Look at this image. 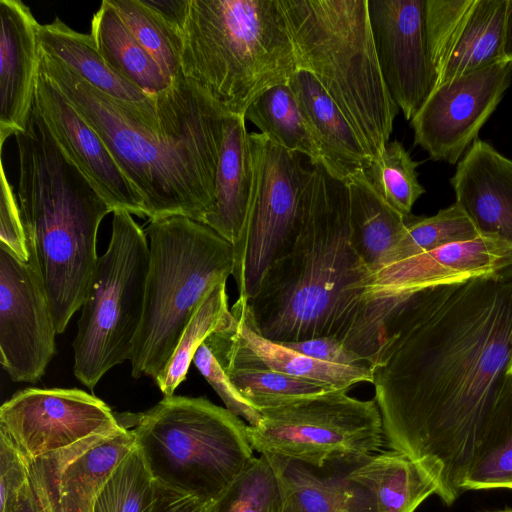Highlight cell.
<instances>
[{"mask_svg":"<svg viewBox=\"0 0 512 512\" xmlns=\"http://www.w3.org/2000/svg\"><path fill=\"white\" fill-rule=\"evenodd\" d=\"M14 136L28 264L43 285L60 334L83 305L99 258V225L112 211L60 149L34 105L26 129Z\"/></svg>","mask_w":512,"mask_h":512,"instance_id":"277c9868","label":"cell"},{"mask_svg":"<svg viewBox=\"0 0 512 512\" xmlns=\"http://www.w3.org/2000/svg\"><path fill=\"white\" fill-rule=\"evenodd\" d=\"M254 180L242 236L234 246L233 277L237 301L246 304L257 292L271 264L291 245L298 230L309 169L299 154L265 135L249 133Z\"/></svg>","mask_w":512,"mask_h":512,"instance_id":"8fae6325","label":"cell"},{"mask_svg":"<svg viewBox=\"0 0 512 512\" xmlns=\"http://www.w3.org/2000/svg\"><path fill=\"white\" fill-rule=\"evenodd\" d=\"M181 73L225 113L243 116L298 69L279 0H190Z\"/></svg>","mask_w":512,"mask_h":512,"instance_id":"5b68a950","label":"cell"},{"mask_svg":"<svg viewBox=\"0 0 512 512\" xmlns=\"http://www.w3.org/2000/svg\"><path fill=\"white\" fill-rule=\"evenodd\" d=\"M34 106L63 153L106 201L112 213L147 217L142 196L132 186L98 134L38 69Z\"/></svg>","mask_w":512,"mask_h":512,"instance_id":"ac0fdd59","label":"cell"},{"mask_svg":"<svg viewBox=\"0 0 512 512\" xmlns=\"http://www.w3.org/2000/svg\"><path fill=\"white\" fill-rule=\"evenodd\" d=\"M450 183L478 231L512 245V160L478 138L457 163Z\"/></svg>","mask_w":512,"mask_h":512,"instance_id":"ffe728a7","label":"cell"},{"mask_svg":"<svg viewBox=\"0 0 512 512\" xmlns=\"http://www.w3.org/2000/svg\"><path fill=\"white\" fill-rule=\"evenodd\" d=\"M311 166L294 240L231 311L277 343L334 337L370 367L383 328L366 300L372 272L351 242L348 187L322 163Z\"/></svg>","mask_w":512,"mask_h":512,"instance_id":"3957f363","label":"cell"},{"mask_svg":"<svg viewBox=\"0 0 512 512\" xmlns=\"http://www.w3.org/2000/svg\"><path fill=\"white\" fill-rule=\"evenodd\" d=\"M283 494L277 472L268 458L254 457L213 502L211 512H282Z\"/></svg>","mask_w":512,"mask_h":512,"instance_id":"d590c367","label":"cell"},{"mask_svg":"<svg viewBox=\"0 0 512 512\" xmlns=\"http://www.w3.org/2000/svg\"><path fill=\"white\" fill-rule=\"evenodd\" d=\"M509 267L512 245L497 236L481 234L382 267L371 276L366 300L383 328L388 314L409 295Z\"/></svg>","mask_w":512,"mask_h":512,"instance_id":"9a60e30c","label":"cell"},{"mask_svg":"<svg viewBox=\"0 0 512 512\" xmlns=\"http://www.w3.org/2000/svg\"><path fill=\"white\" fill-rule=\"evenodd\" d=\"M244 118L276 145L305 155L311 165L322 162L316 138L287 83L260 93L248 106Z\"/></svg>","mask_w":512,"mask_h":512,"instance_id":"f546056e","label":"cell"},{"mask_svg":"<svg viewBox=\"0 0 512 512\" xmlns=\"http://www.w3.org/2000/svg\"><path fill=\"white\" fill-rule=\"evenodd\" d=\"M90 35L106 63L146 94L156 95L171 86L173 80L139 44L108 0L93 14Z\"/></svg>","mask_w":512,"mask_h":512,"instance_id":"83f0119b","label":"cell"},{"mask_svg":"<svg viewBox=\"0 0 512 512\" xmlns=\"http://www.w3.org/2000/svg\"><path fill=\"white\" fill-rule=\"evenodd\" d=\"M119 425L104 401L80 389L27 388L0 408V433L28 461Z\"/></svg>","mask_w":512,"mask_h":512,"instance_id":"4fadbf2b","label":"cell"},{"mask_svg":"<svg viewBox=\"0 0 512 512\" xmlns=\"http://www.w3.org/2000/svg\"><path fill=\"white\" fill-rule=\"evenodd\" d=\"M135 445L131 429L120 423L28 461L41 512H92L102 487Z\"/></svg>","mask_w":512,"mask_h":512,"instance_id":"2e32d148","label":"cell"},{"mask_svg":"<svg viewBox=\"0 0 512 512\" xmlns=\"http://www.w3.org/2000/svg\"><path fill=\"white\" fill-rule=\"evenodd\" d=\"M253 180V159L245 118L229 115L216 174L215 202L202 223L233 247L244 230Z\"/></svg>","mask_w":512,"mask_h":512,"instance_id":"cb8c5ba5","label":"cell"},{"mask_svg":"<svg viewBox=\"0 0 512 512\" xmlns=\"http://www.w3.org/2000/svg\"><path fill=\"white\" fill-rule=\"evenodd\" d=\"M30 486L28 460L0 433V512H15Z\"/></svg>","mask_w":512,"mask_h":512,"instance_id":"60d3db41","label":"cell"},{"mask_svg":"<svg viewBox=\"0 0 512 512\" xmlns=\"http://www.w3.org/2000/svg\"><path fill=\"white\" fill-rule=\"evenodd\" d=\"M281 344L316 360L347 366H369L362 357L334 337H318Z\"/></svg>","mask_w":512,"mask_h":512,"instance_id":"7bdbcfd3","label":"cell"},{"mask_svg":"<svg viewBox=\"0 0 512 512\" xmlns=\"http://www.w3.org/2000/svg\"><path fill=\"white\" fill-rule=\"evenodd\" d=\"M231 313L205 340L210 349H222L274 371L326 383L337 389L349 390L362 382L372 384L369 366H347L313 359L261 336L240 314Z\"/></svg>","mask_w":512,"mask_h":512,"instance_id":"44dd1931","label":"cell"},{"mask_svg":"<svg viewBox=\"0 0 512 512\" xmlns=\"http://www.w3.org/2000/svg\"><path fill=\"white\" fill-rule=\"evenodd\" d=\"M212 505L213 503L156 484V495L150 512H211Z\"/></svg>","mask_w":512,"mask_h":512,"instance_id":"ee69618b","label":"cell"},{"mask_svg":"<svg viewBox=\"0 0 512 512\" xmlns=\"http://www.w3.org/2000/svg\"><path fill=\"white\" fill-rule=\"evenodd\" d=\"M15 512H41L31 486Z\"/></svg>","mask_w":512,"mask_h":512,"instance_id":"7dc6e473","label":"cell"},{"mask_svg":"<svg viewBox=\"0 0 512 512\" xmlns=\"http://www.w3.org/2000/svg\"><path fill=\"white\" fill-rule=\"evenodd\" d=\"M193 362L222 399L226 409L243 418L250 426L259 424L260 411L240 394L205 342L197 350Z\"/></svg>","mask_w":512,"mask_h":512,"instance_id":"ab89813d","label":"cell"},{"mask_svg":"<svg viewBox=\"0 0 512 512\" xmlns=\"http://www.w3.org/2000/svg\"><path fill=\"white\" fill-rule=\"evenodd\" d=\"M512 351V268L418 291L384 320L370 365L384 441L451 505L484 439Z\"/></svg>","mask_w":512,"mask_h":512,"instance_id":"6da1fadb","label":"cell"},{"mask_svg":"<svg viewBox=\"0 0 512 512\" xmlns=\"http://www.w3.org/2000/svg\"><path fill=\"white\" fill-rule=\"evenodd\" d=\"M142 1L171 31L182 36L190 0Z\"/></svg>","mask_w":512,"mask_h":512,"instance_id":"f6af8a7d","label":"cell"},{"mask_svg":"<svg viewBox=\"0 0 512 512\" xmlns=\"http://www.w3.org/2000/svg\"><path fill=\"white\" fill-rule=\"evenodd\" d=\"M507 375L512 377V351H511V357L507 368Z\"/></svg>","mask_w":512,"mask_h":512,"instance_id":"c3c4849f","label":"cell"},{"mask_svg":"<svg viewBox=\"0 0 512 512\" xmlns=\"http://www.w3.org/2000/svg\"><path fill=\"white\" fill-rule=\"evenodd\" d=\"M231 315L226 282L217 284L199 306L185 328L178 345L163 371L154 380L164 396H172L185 380L199 347Z\"/></svg>","mask_w":512,"mask_h":512,"instance_id":"d6a6232c","label":"cell"},{"mask_svg":"<svg viewBox=\"0 0 512 512\" xmlns=\"http://www.w3.org/2000/svg\"><path fill=\"white\" fill-rule=\"evenodd\" d=\"M351 477L372 495L375 512H414L437 494L434 478L408 456L379 451L358 461Z\"/></svg>","mask_w":512,"mask_h":512,"instance_id":"d4e9b609","label":"cell"},{"mask_svg":"<svg viewBox=\"0 0 512 512\" xmlns=\"http://www.w3.org/2000/svg\"><path fill=\"white\" fill-rule=\"evenodd\" d=\"M368 12L383 80L410 121L436 85L427 44L425 0H368Z\"/></svg>","mask_w":512,"mask_h":512,"instance_id":"e0dca14e","label":"cell"},{"mask_svg":"<svg viewBox=\"0 0 512 512\" xmlns=\"http://www.w3.org/2000/svg\"><path fill=\"white\" fill-rule=\"evenodd\" d=\"M512 489V377L508 376L480 448L463 483L466 490Z\"/></svg>","mask_w":512,"mask_h":512,"instance_id":"1f68e13d","label":"cell"},{"mask_svg":"<svg viewBox=\"0 0 512 512\" xmlns=\"http://www.w3.org/2000/svg\"><path fill=\"white\" fill-rule=\"evenodd\" d=\"M475 1L425 0L427 44L436 74V83L444 71Z\"/></svg>","mask_w":512,"mask_h":512,"instance_id":"f35d334b","label":"cell"},{"mask_svg":"<svg viewBox=\"0 0 512 512\" xmlns=\"http://www.w3.org/2000/svg\"><path fill=\"white\" fill-rule=\"evenodd\" d=\"M298 69L312 74L373 159L389 142L399 108L379 67L368 0H279Z\"/></svg>","mask_w":512,"mask_h":512,"instance_id":"8992f818","label":"cell"},{"mask_svg":"<svg viewBox=\"0 0 512 512\" xmlns=\"http://www.w3.org/2000/svg\"><path fill=\"white\" fill-rule=\"evenodd\" d=\"M287 84L312 129L325 169L343 182L364 172L372 158L354 128L315 77L297 69Z\"/></svg>","mask_w":512,"mask_h":512,"instance_id":"603a6c76","label":"cell"},{"mask_svg":"<svg viewBox=\"0 0 512 512\" xmlns=\"http://www.w3.org/2000/svg\"><path fill=\"white\" fill-rule=\"evenodd\" d=\"M504 58L505 61L512 62V0H508L506 12Z\"/></svg>","mask_w":512,"mask_h":512,"instance_id":"bcb514c9","label":"cell"},{"mask_svg":"<svg viewBox=\"0 0 512 512\" xmlns=\"http://www.w3.org/2000/svg\"><path fill=\"white\" fill-rule=\"evenodd\" d=\"M149 267L141 324L130 356L134 378L163 371L193 315L235 268L234 247L185 216L149 220Z\"/></svg>","mask_w":512,"mask_h":512,"instance_id":"52a82bcc","label":"cell"},{"mask_svg":"<svg viewBox=\"0 0 512 512\" xmlns=\"http://www.w3.org/2000/svg\"><path fill=\"white\" fill-rule=\"evenodd\" d=\"M497 512H512V509H505V510H501V511H497Z\"/></svg>","mask_w":512,"mask_h":512,"instance_id":"681fc988","label":"cell"},{"mask_svg":"<svg viewBox=\"0 0 512 512\" xmlns=\"http://www.w3.org/2000/svg\"><path fill=\"white\" fill-rule=\"evenodd\" d=\"M56 334L40 279L0 243V361L11 380L35 383L44 375Z\"/></svg>","mask_w":512,"mask_h":512,"instance_id":"5bb4252c","label":"cell"},{"mask_svg":"<svg viewBox=\"0 0 512 512\" xmlns=\"http://www.w3.org/2000/svg\"><path fill=\"white\" fill-rule=\"evenodd\" d=\"M507 5L508 0L475 1L436 86L505 61Z\"/></svg>","mask_w":512,"mask_h":512,"instance_id":"f1b7e54d","label":"cell"},{"mask_svg":"<svg viewBox=\"0 0 512 512\" xmlns=\"http://www.w3.org/2000/svg\"><path fill=\"white\" fill-rule=\"evenodd\" d=\"M247 425L206 398L172 395L131 431L158 486L213 503L255 457Z\"/></svg>","mask_w":512,"mask_h":512,"instance_id":"ba28073f","label":"cell"},{"mask_svg":"<svg viewBox=\"0 0 512 512\" xmlns=\"http://www.w3.org/2000/svg\"><path fill=\"white\" fill-rule=\"evenodd\" d=\"M266 456L279 477L282 512H375L371 493L351 477L358 461L338 460L317 466Z\"/></svg>","mask_w":512,"mask_h":512,"instance_id":"7402d4cb","label":"cell"},{"mask_svg":"<svg viewBox=\"0 0 512 512\" xmlns=\"http://www.w3.org/2000/svg\"><path fill=\"white\" fill-rule=\"evenodd\" d=\"M347 392L334 389L261 408L259 424L247 425L253 450L317 466L379 452L384 433L376 401Z\"/></svg>","mask_w":512,"mask_h":512,"instance_id":"30bf717a","label":"cell"},{"mask_svg":"<svg viewBox=\"0 0 512 512\" xmlns=\"http://www.w3.org/2000/svg\"><path fill=\"white\" fill-rule=\"evenodd\" d=\"M0 243L5 245L17 258L28 262L26 237L19 204L5 174L3 162H1Z\"/></svg>","mask_w":512,"mask_h":512,"instance_id":"b9f144b4","label":"cell"},{"mask_svg":"<svg viewBox=\"0 0 512 512\" xmlns=\"http://www.w3.org/2000/svg\"><path fill=\"white\" fill-rule=\"evenodd\" d=\"M414 161L398 140L388 142L379 157L364 171L373 189L405 218L411 217L415 202L425 193L418 181Z\"/></svg>","mask_w":512,"mask_h":512,"instance_id":"e575fe53","label":"cell"},{"mask_svg":"<svg viewBox=\"0 0 512 512\" xmlns=\"http://www.w3.org/2000/svg\"><path fill=\"white\" fill-rule=\"evenodd\" d=\"M39 23L20 0H0V146L26 129L39 69Z\"/></svg>","mask_w":512,"mask_h":512,"instance_id":"d6986e66","label":"cell"},{"mask_svg":"<svg viewBox=\"0 0 512 512\" xmlns=\"http://www.w3.org/2000/svg\"><path fill=\"white\" fill-rule=\"evenodd\" d=\"M480 235L472 219L457 202L430 217L411 216L385 266L450 243L475 239Z\"/></svg>","mask_w":512,"mask_h":512,"instance_id":"836d02e7","label":"cell"},{"mask_svg":"<svg viewBox=\"0 0 512 512\" xmlns=\"http://www.w3.org/2000/svg\"><path fill=\"white\" fill-rule=\"evenodd\" d=\"M139 44L173 80L181 71V36L171 31L142 0H108Z\"/></svg>","mask_w":512,"mask_h":512,"instance_id":"74e56055","label":"cell"},{"mask_svg":"<svg viewBox=\"0 0 512 512\" xmlns=\"http://www.w3.org/2000/svg\"><path fill=\"white\" fill-rule=\"evenodd\" d=\"M155 495L156 483L135 445L102 487L92 512H150Z\"/></svg>","mask_w":512,"mask_h":512,"instance_id":"8d00e7d4","label":"cell"},{"mask_svg":"<svg viewBox=\"0 0 512 512\" xmlns=\"http://www.w3.org/2000/svg\"><path fill=\"white\" fill-rule=\"evenodd\" d=\"M512 81V62L501 61L436 86L410 120L415 145L435 161L456 164Z\"/></svg>","mask_w":512,"mask_h":512,"instance_id":"7c38bea8","label":"cell"},{"mask_svg":"<svg viewBox=\"0 0 512 512\" xmlns=\"http://www.w3.org/2000/svg\"><path fill=\"white\" fill-rule=\"evenodd\" d=\"M149 244L126 211L113 212L106 252L98 258L73 340V371L93 389L112 367L130 359L145 303Z\"/></svg>","mask_w":512,"mask_h":512,"instance_id":"9c48e42d","label":"cell"},{"mask_svg":"<svg viewBox=\"0 0 512 512\" xmlns=\"http://www.w3.org/2000/svg\"><path fill=\"white\" fill-rule=\"evenodd\" d=\"M39 69L98 134L142 196L149 220L203 222L215 202L217 168L229 116L180 73L143 103L94 88L38 46Z\"/></svg>","mask_w":512,"mask_h":512,"instance_id":"7a4b0ae2","label":"cell"},{"mask_svg":"<svg viewBox=\"0 0 512 512\" xmlns=\"http://www.w3.org/2000/svg\"><path fill=\"white\" fill-rule=\"evenodd\" d=\"M38 46L56 57L76 75L99 91L116 99L143 103L148 95L116 73L97 51L90 34L77 32L58 17L37 28Z\"/></svg>","mask_w":512,"mask_h":512,"instance_id":"484cf974","label":"cell"},{"mask_svg":"<svg viewBox=\"0 0 512 512\" xmlns=\"http://www.w3.org/2000/svg\"><path fill=\"white\" fill-rule=\"evenodd\" d=\"M349 191L351 242L372 274L385 266L408 219L370 185L364 172L345 182Z\"/></svg>","mask_w":512,"mask_h":512,"instance_id":"4316f807","label":"cell"},{"mask_svg":"<svg viewBox=\"0 0 512 512\" xmlns=\"http://www.w3.org/2000/svg\"><path fill=\"white\" fill-rule=\"evenodd\" d=\"M210 350L240 394L258 410L298 396L337 389L274 371L222 349Z\"/></svg>","mask_w":512,"mask_h":512,"instance_id":"4dcf8cb0","label":"cell"}]
</instances>
